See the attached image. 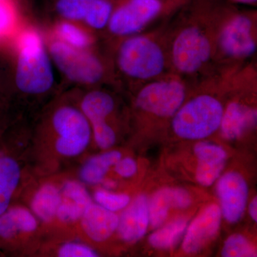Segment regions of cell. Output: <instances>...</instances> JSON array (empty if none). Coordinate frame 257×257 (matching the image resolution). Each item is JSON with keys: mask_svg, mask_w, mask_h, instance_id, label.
<instances>
[{"mask_svg": "<svg viewBox=\"0 0 257 257\" xmlns=\"http://www.w3.org/2000/svg\"><path fill=\"white\" fill-rule=\"evenodd\" d=\"M192 86L174 74L152 81L135 89V107L160 119L173 117L190 92Z\"/></svg>", "mask_w": 257, "mask_h": 257, "instance_id": "9", "label": "cell"}, {"mask_svg": "<svg viewBox=\"0 0 257 257\" xmlns=\"http://www.w3.org/2000/svg\"><path fill=\"white\" fill-rule=\"evenodd\" d=\"M186 219H179L170 222L150 235L149 242L154 248L168 249L173 247L180 239L187 227Z\"/></svg>", "mask_w": 257, "mask_h": 257, "instance_id": "25", "label": "cell"}, {"mask_svg": "<svg viewBox=\"0 0 257 257\" xmlns=\"http://www.w3.org/2000/svg\"><path fill=\"white\" fill-rule=\"evenodd\" d=\"M21 177L18 160L10 155H0V215L12 205Z\"/></svg>", "mask_w": 257, "mask_h": 257, "instance_id": "21", "label": "cell"}, {"mask_svg": "<svg viewBox=\"0 0 257 257\" xmlns=\"http://www.w3.org/2000/svg\"><path fill=\"white\" fill-rule=\"evenodd\" d=\"M53 62L37 32L30 30L20 37L15 73V87L28 96H40L55 84Z\"/></svg>", "mask_w": 257, "mask_h": 257, "instance_id": "5", "label": "cell"}, {"mask_svg": "<svg viewBox=\"0 0 257 257\" xmlns=\"http://www.w3.org/2000/svg\"><path fill=\"white\" fill-rule=\"evenodd\" d=\"M248 211H249L250 216L252 218L253 221L256 222L257 221V199L256 197L253 198L248 205Z\"/></svg>", "mask_w": 257, "mask_h": 257, "instance_id": "33", "label": "cell"}, {"mask_svg": "<svg viewBox=\"0 0 257 257\" xmlns=\"http://www.w3.org/2000/svg\"><path fill=\"white\" fill-rule=\"evenodd\" d=\"M216 192L221 215L228 222L239 221L247 204L248 189L244 178L237 172H228L218 181Z\"/></svg>", "mask_w": 257, "mask_h": 257, "instance_id": "12", "label": "cell"}, {"mask_svg": "<svg viewBox=\"0 0 257 257\" xmlns=\"http://www.w3.org/2000/svg\"><path fill=\"white\" fill-rule=\"evenodd\" d=\"M221 211L216 204L207 206L187 229L182 248L185 252H197L215 237L220 228Z\"/></svg>", "mask_w": 257, "mask_h": 257, "instance_id": "14", "label": "cell"}, {"mask_svg": "<svg viewBox=\"0 0 257 257\" xmlns=\"http://www.w3.org/2000/svg\"><path fill=\"white\" fill-rule=\"evenodd\" d=\"M52 62L69 82L94 87L104 83H116L112 61L107 62L90 50H79L54 40L48 47Z\"/></svg>", "mask_w": 257, "mask_h": 257, "instance_id": "6", "label": "cell"}, {"mask_svg": "<svg viewBox=\"0 0 257 257\" xmlns=\"http://www.w3.org/2000/svg\"><path fill=\"white\" fill-rule=\"evenodd\" d=\"M60 199V187L52 182H47L40 186L34 194L30 202V210L42 222H52L55 219Z\"/></svg>", "mask_w": 257, "mask_h": 257, "instance_id": "22", "label": "cell"}, {"mask_svg": "<svg viewBox=\"0 0 257 257\" xmlns=\"http://www.w3.org/2000/svg\"><path fill=\"white\" fill-rule=\"evenodd\" d=\"M221 256L224 257H253L256 256L254 246L244 236L234 234L225 241Z\"/></svg>", "mask_w": 257, "mask_h": 257, "instance_id": "26", "label": "cell"}, {"mask_svg": "<svg viewBox=\"0 0 257 257\" xmlns=\"http://www.w3.org/2000/svg\"><path fill=\"white\" fill-rule=\"evenodd\" d=\"M48 145L53 156L72 159L82 155L92 138L90 124L79 106H56L47 117Z\"/></svg>", "mask_w": 257, "mask_h": 257, "instance_id": "7", "label": "cell"}, {"mask_svg": "<svg viewBox=\"0 0 257 257\" xmlns=\"http://www.w3.org/2000/svg\"><path fill=\"white\" fill-rule=\"evenodd\" d=\"M61 199L55 219L65 224L78 222L93 202L85 186L77 180H67L60 187Z\"/></svg>", "mask_w": 257, "mask_h": 257, "instance_id": "17", "label": "cell"}, {"mask_svg": "<svg viewBox=\"0 0 257 257\" xmlns=\"http://www.w3.org/2000/svg\"><path fill=\"white\" fill-rule=\"evenodd\" d=\"M256 106L241 100H231L224 107L220 130L223 138L237 140L256 126Z\"/></svg>", "mask_w": 257, "mask_h": 257, "instance_id": "15", "label": "cell"}, {"mask_svg": "<svg viewBox=\"0 0 257 257\" xmlns=\"http://www.w3.org/2000/svg\"><path fill=\"white\" fill-rule=\"evenodd\" d=\"M149 224V201L141 194L123 209L116 231L125 242L135 243L145 236Z\"/></svg>", "mask_w": 257, "mask_h": 257, "instance_id": "16", "label": "cell"}, {"mask_svg": "<svg viewBox=\"0 0 257 257\" xmlns=\"http://www.w3.org/2000/svg\"><path fill=\"white\" fill-rule=\"evenodd\" d=\"M114 171L120 177L130 178L136 174L138 165L131 157L121 158L114 166Z\"/></svg>", "mask_w": 257, "mask_h": 257, "instance_id": "30", "label": "cell"}, {"mask_svg": "<svg viewBox=\"0 0 257 257\" xmlns=\"http://www.w3.org/2000/svg\"><path fill=\"white\" fill-rule=\"evenodd\" d=\"M232 73L214 76L193 86L196 94L190 98L187 96L171 119L177 137L200 140L219 130L225 107L219 95L227 87Z\"/></svg>", "mask_w": 257, "mask_h": 257, "instance_id": "3", "label": "cell"}, {"mask_svg": "<svg viewBox=\"0 0 257 257\" xmlns=\"http://www.w3.org/2000/svg\"><path fill=\"white\" fill-rule=\"evenodd\" d=\"M55 33L58 37L57 40L74 48L90 50L94 46L93 36L72 22L64 20L57 24Z\"/></svg>", "mask_w": 257, "mask_h": 257, "instance_id": "24", "label": "cell"}, {"mask_svg": "<svg viewBox=\"0 0 257 257\" xmlns=\"http://www.w3.org/2000/svg\"><path fill=\"white\" fill-rule=\"evenodd\" d=\"M165 1L172 2V3H177V4L182 5L189 0H165Z\"/></svg>", "mask_w": 257, "mask_h": 257, "instance_id": "35", "label": "cell"}, {"mask_svg": "<svg viewBox=\"0 0 257 257\" xmlns=\"http://www.w3.org/2000/svg\"><path fill=\"white\" fill-rule=\"evenodd\" d=\"M79 108L87 118L92 138L101 150H109L116 143V130L111 118L116 110V100L111 93L94 87L83 96Z\"/></svg>", "mask_w": 257, "mask_h": 257, "instance_id": "10", "label": "cell"}, {"mask_svg": "<svg viewBox=\"0 0 257 257\" xmlns=\"http://www.w3.org/2000/svg\"><path fill=\"white\" fill-rule=\"evenodd\" d=\"M8 93L0 82V136L6 128V114L8 110Z\"/></svg>", "mask_w": 257, "mask_h": 257, "instance_id": "31", "label": "cell"}, {"mask_svg": "<svg viewBox=\"0 0 257 257\" xmlns=\"http://www.w3.org/2000/svg\"><path fill=\"white\" fill-rule=\"evenodd\" d=\"M256 50V10L236 7L218 37L214 57L216 75L236 72L254 61Z\"/></svg>", "mask_w": 257, "mask_h": 257, "instance_id": "4", "label": "cell"}, {"mask_svg": "<svg viewBox=\"0 0 257 257\" xmlns=\"http://www.w3.org/2000/svg\"><path fill=\"white\" fill-rule=\"evenodd\" d=\"M191 204L192 198L185 189L166 187L157 191L149 202L150 225L154 229L160 227L167 219L170 208L185 209Z\"/></svg>", "mask_w": 257, "mask_h": 257, "instance_id": "20", "label": "cell"}, {"mask_svg": "<svg viewBox=\"0 0 257 257\" xmlns=\"http://www.w3.org/2000/svg\"><path fill=\"white\" fill-rule=\"evenodd\" d=\"M93 199L96 204L113 212L123 210L131 202L127 194L111 192L106 189L96 190Z\"/></svg>", "mask_w": 257, "mask_h": 257, "instance_id": "27", "label": "cell"}, {"mask_svg": "<svg viewBox=\"0 0 257 257\" xmlns=\"http://www.w3.org/2000/svg\"><path fill=\"white\" fill-rule=\"evenodd\" d=\"M0 253H1V252H0Z\"/></svg>", "mask_w": 257, "mask_h": 257, "instance_id": "36", "label": "cell"}, {"mask_svg": "<svg viewBox=\"0 0 257 257\" xmlns=\"http://www.w3.org/2000/svg\"><path fill=\"white\" fill-rule=\"evenodd\" d=\"M117 0H57L56 11L64 20L83 22L96 32H105Z\"/></svg>", "mask_w": 257, "mask_h": 257, "instance_id": "11", "label": "cell"}, {"mask_svg": "<svg viewBox=\"0 0 257 257\" xmlns=\"http://www.w3.org/2000/svg\"><path fill=\"white\" fill-rule=\"evenodd\" d=\"M226 1L230 3V4L237 7L239 6V5H242V6L256 8L257 5V0H226Z\"/></svg>", "mask_w": 257, "mask_h": 257, "instance_id": "32", "label": "cell"}, {"mask_svg": "<svg viewBox=\"0 0 257 257\" xmlns=\"http://www.w3.org/2000/svg\"><path fill=\"white\" fill-rule=\"evenodd\" d=\"M57 256L60 257H95L97 252L85 243L69 241L61 245L57 250Z\"/></svg>", "mask_w": 257, "mask_h": 257, "instance_id": "28", "label": "cell"}, {"mask_svg": "<svg viewBox=\"0 0 257 257\" xmlns=\"http://www.w3.org/2000/svg\"><path fill=\"white\" fill-rule=\"evenodd\" d=\"M38 219L28 208L11 205L0 215V250L12 249L23 235L33 234Z\"/></svg>", "mask_w": 257, "mask_h": 257, "instance_id": "13", "label": "cell"}, {"mask_svg": "<svg viewBox=\"0 0 257 257\" xmlns=\"http://www.w3.org/2000/svg\"><path fill=\"white\" fill-rule=\"evenodd\" d=\"M181 6L165 0H117L105 32L116 43L154 28Z\"/></svg>", "mask_w": 257, "mask_h": 257, "instance_id": "8", "label": "cell"}, {"mask_svg": "<svg viewBox=\"0 0 257 257\" xmlns=\"http://www.w3.org/2000/svg\"><path fill=\"white\" fill-rule=\"evenodd\" d=\"M79 222L89 239L95 242H103L116 231L119 216L92 202L83 213Z\"/></svg>", "mask_w": 257, "mask_h": 257, "instance_id": "19", "label": "cell"}, {"mask_svg": "<svg viewBox=\"0 0 257 257\" xmlns=\"http://www.w3.org/2000/svg\"><path fill=\"white\" fill-rule=\"evenodd\" d=\"M15 23L14 10L10 0H0V37L8 35Z\"/></svg>", "mask_w": 257, "mask_h": 257, "instance_id": "29", "label": "cell"}, {"mask_svg": "<svg viewBox=\"0 0 257 257\" xmlns=\"http://www.w3.org/2000/svg\"><path fill=\"white\" fill-rule=\"evenodd\" d=\"M101 184L104 185V189H108V190L115 188L116 186V182H114L112 179H104L102 182H101Z\"/></svg>", "mask_w": 257, "mask_h": 257, "instance_id": "34", "label": "cell"}, {"mask_svg": "<svg viewBox=\"0 0 257 257\" xmlns=\"http://www.w3.org/2000/svg\"><path fill=\"white\" fill-rule=\"evenodd\" d=\"M163 22L115 44L111 60L116 83H130L137 89L146 83L172 74Z\"/></svg>", "mask_w": 257, "mask_h": 257, "instance_id": "2", "label": "cell"}, {"mask_svg": "<svg viewBox=\"0 0 257 257\" xmlns=\"http://www.w3.org/2000/svg\"><path fill=\"white\" fill-rule=\"evenodd\" d=\"M236 7L226 0H189L164 20L171 73L192 87L216 76L218 37Z\"/></svg>", "mask_w": 257, "mask_h": 257, "instance_id": "1", "label": "cell"}, {"mask_svg": "<svg viewBox=\"0 0 257 257\" xmlns=\"http://www.w3.org/2000/svg\"><path fill=\"white\" fill-rule=\"evenodd\" d=\"M197 160L196 178L204 187H210L220 177L226 161L222 147L207 142H199L194 147Z\"/></svg>", "mask_w": 257, "mask_h": 257, "instance_id": "18", "label": "cell"}, {"mask_svg": "<svg viewBox=\"0 0 257 257\" xmlns=\"http://www.w3.org/2000/svg\"><path fill=\"white\" fill-rule=\"evenodd\" d=\"M121 158V152L111 150L88 159L79 170L80 182L87 185L101 184L111 167Z\"/></svg>", "mask_w": 257, "mask_h": 257, "instance_id": "23", "label": "cell"}]
</instances>
